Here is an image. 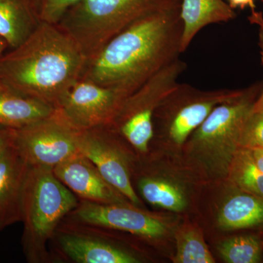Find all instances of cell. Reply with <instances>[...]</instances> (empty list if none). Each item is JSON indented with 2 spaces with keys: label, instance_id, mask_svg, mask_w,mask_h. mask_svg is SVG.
<instances>
[{
  "label": "cell",
  "instance_id": "1",
  "mask_svg": "<svg viewBox=\"0 0 263 263\" xmlns=\"http://www.w3.org/2000/svg\"><path fill=\"white\" fill-rule=\"evenodd\" d=\"M180 13L166 10L131 24L86 61L81 79L132 94L182 53Z\"/></svg>",
  "mask_w": 263,
  "mask_h": 263
},
{
  "label": "cell",
  "instance_id": "2",
  "mask_svg": "<svg viewBox=\"0 0 263 263\" xmlns=\"http://www.w3.org/2000/svg\"><path fill=\"white\" fill-rule=\"evenodd\" d=\"M87 58L58 25L41 22L18 47L0 56V80L56 110L81 79Z\"/></svg>",
  "mask_w": 263,
  "mask_h": 263
},
{
  "label": "cell",
  "instance_id": "3",
  "mask_svg": "<svg viewBox=\"0 0 263 263\" xmlns=\"http://www.w3.org/2000/svg\"><path fill=\"white\" fill-rule=\"evenodd\" d=\"M79 201L55 176L53 170L29 167L24 186L22 219V245L29 262H51L52 236Z\"/></svg>",
  "mask_w": 263,
  "mask_h": 263
},
{
  "label": "cell",
  "instance_id": "4",
  "mask_svg": "<svg viewBox=\"0 0 263 263\" xmlns=\"http://www.w3.org/2000/svg\"><path fill=\"white\" fill-rule=\"evenodd\" d=\"M182 0H81L58 25L73 38L87 60L114 36L140 19L181 8Z\"/></svg>",
  "mask_w": 263,
  "mask_h": 263
},
{
  "label": "cell",
  "instance_id": "5",
  "mask_svg": "<svg viewBox=\"0 0 263 263\" xmlns=\"http://www.w3.org/2000/svg\"><path fill=\"white\" fill-rule=\"evenodd\" d=\"M186 69V64L179 58L151 77L124 99L109 127L137 152L146 153L154 137L156 110Z\"/></svg>",
  "mask_w": 263,
  "mask_h": 263
},
{
  "label": "cell",
  "instance_id": "6",
  "mask_svg": "<svg viewBox=\"0 0 263 263\" xmlns=\"http://www.w3.org/2000/svg\"><path fill=\"white\" fill-rule=\"evenodd\" d=\"M113 233L109 228L64 219L49 243L51 262H141L139 254Z\"/></svg>",
  "mask_w": 263,
  "mask_h": 263
},
{
  "label": "cell",
  "instance_id": "7",
  "mask_svg": "<svg viewBox=\"0 0 263 263\" xmlns=\"http://www.w3.org/2000/svg\"><path fill=\"white\" fill-rule=\"evenodd\" d=\"M262 89V83L252 84L238 90L234 96L216 105L194 133V146L215 154L224 153L230 164L239 148L246 121Z\"/></svg>",
  "mask_w": 263,
  "mask_h": 263
},
{
  "label": "cell",
  "instance_id": "8",
  "mask_svg": "<svg viewBox=\"0 0 263 263\" xmlns=\"http://www.w3.org/2000/svg\"><path fill=\"white\" fill-rule=\"evenodd\" d=\"M238 90L201 91L178 83L164 98L154 117L164 124L167 136L181 145L201 125L213 109L238 93Z\"/></svg>",
  "mask_w": 263,
  "mask_h": 263
},
{
  "label": "cell",
  "instance_id": "9",
  "mask_svg": "<svg viewBox=\"0 0 263 263\" xmlns=\"http://www.w3.org/2000/svg\"><path fill=\"white\" fill-rule=\"evenodd\" d=\"M79 132L55 111L50 117L15 129V146L29 167L53 170L79 152Z\"/></svg>",
  "mask_w": 263,
  "mask_h": 263
},
{
  "label": "cell",
  "instance_id": "10",
  "mask_svg": "<svg viewBox=\"0 0 263 263\" xmlns=\"http://www.w3.org/2000/svg\"><path fill=\"white\" fill-rule=\"evenodd\" d=\"M123 138L108 125L79 130L78 148L94 163L100 174L130 203L141 205L131 177V160Z\"/></svg>",
  "mask_w": 263,
  "mask_h": 263
},
{
  "label": "cell",
  "instance_id": "11",
  "mask_svg": "<svg viewBox=\"0 0 263 263\" xmlns=\"http://www.w3.org/2000/svg\"><path fill=\"white\" fill-rule=\"evenodd\" d=\"M129 95L81 78L66 91L56 112L77 130L109 125Z\"/></svg>",
  "mask_w": 263,
  "mask_h": 263
},
{
  "label": "cell",
  "instance_id": "12",
  "mask_svg": "<svg viewBox=\"0 0 263 263\" xmlns=\"http://www.w3.org/2000/svg\"><path fill=\"white\" fill-rule=\"evenodd\" d=\"M65 219L117 230L146 240L161 238L167 228L160 219L131 203H97L80 200Z\"/></svg>",
  "mask_w": 263,
  "mask_h": 263
},
{
  "label": "cell",
  "instance_id": "13",
  "mask_svg": "<svg viewBox=\"0 0 263 263\" xmlns=\"http://www.w3.org/2000/svg\"><path fill=\"white\" fill-rule=\"evenodd\" d=\"M53 172L80 200L105 204L130 203L80 152L57 164Z\"/></svg>",
  "mask_w": 263,
  "mask_h": 263
},
{
  "label": "cell",
  "instance_id": "14",
  "mask_svg": "<svg viewBox=\"0 0 263 263\" xmlns=\"http://www.w3.org/2000/svg\"><path fill=\"white\" fill-rule=\"evenodd\" d=\"M29 164L14 144L0 157V230L22 221Z\"/></svg>",
  "mask_w": 263,
  "mask_h": 263
},
{
  "label": "cell",
  "instance_id": "15",
  "mask_svg": "<svg viewBox=\"0 0 263 263\" xmlns=\"http://www.w3.org/2000/svg\"><path fill=\"white\" fill-rule=\"evenodd\" d=\"M56 111L0 80V128L18 129L51 116Z\"/></svg>",
  "mask_w": 263,
  "mask_h": 263
},
{
  "label": "cell",
  "instance_id": "16",
  "mask_svg": "<svg viewBox=\"0 0 263 263\" xmlns=\"http://www.w3.org/2000/svg\"><path fill=\"white\" fill-rule=\"evenodd\" d=\"M180 14L183 23L182 53L204 27L226 23L236 17L234 10L224 0H182Z\"/></svg>",
  "mask_w": 263,
  "mask_h": 263
},
{
  "label": "cell",
  "instance_id": "17",
  "mask_svg": "<svg viewBox=\"0 0 263 263\" xmlns=\"http://www.w3.org/2000/svg\"><path fill=\"white\" fill-rule=\"evenodd\" d=\"M41 22L32 0H0V37L9 49L22 44Z\"/></svg>",
  "mask_w": 263,
  "mask_h": 263
},
{
  "label": "cell",
  "instance_id": "18",
  "mask_svg": "<svg viewBox=\"0 0 263 263\" xmlns=\"http://www.w3.org/2000/svg\"><path fill=\"white\" fill-rule=\"evenodd\" d=\"M241 191L230 197L221 209L219 224L224 230L263 227L262 197Z\"/></svg>",
  "mask_w": 263,
  "mask_h": 263
},
{
  "label": "cell",
  "instance_id": "19",
  "mask_svg": "<svg viewBox=\"0 0 263 263\" xmlns=\"http://www.w3.org/2000/svg\"><path fill=\"white\" fill-rule=\"evenodd\" d=\"M230 179L238 190L263 198V173L252 162L247 149L238 148L228 167Z\"/></svg>",
  "mask_w": 263,
  "mask_h": 263
},
{
  "label": "cell",
  "instance_id": "20",
  "mask_svg": "<svg viewBox=\"0 0 263 263\" xmlns=\"http://www.w3.org/2000/svg\"><path fill=\"white\" fill-rule=\"evenodd\" d=\"M138 186L141 196L152 205L174 212H180L185 207L182 193L172 183L151 176H141Z\"/></svg>",
  "mask_w": 263,
  "mask_h": 263
},
{
  "label": "cell",
  "instance_id": "21",
  "mask_svg": "<svg viewBox=\"0 0 263 263\" xmlns=\"http://www.w3.org/2000/svg\"><path fill=\"white\" fill-rule=\"evenodd\" d=\"M174 261L179 263L215 262L201 231L195 228L180 230L177 235V252Z\"/></svg>",
  "mask_w": 263,
  "mask_h": 263
},
{
  "label": "cell",
  "instance_id": "22",
  "mask_svg": "<svg viewBox=\"0 0 263 263\" xmlns=\"http://www.w3.org/2000/svg\"><path fill=\"white\" fill-rule=\"evenodd\" d=\"M219 251L229 263H257L262 257V245L254 235H240L226 240Z\"/></svg>",
  "mask_w": 263,
  "mask_h": 263
},
{
  "label": "cell",
  "instance_id": "23",
  "mask_svg": "<svg viewBox=\"0 0 263 263\" xmlns=\"http://www.w3.org/2000/svg\"><path fill=\"white\" fill-rule=\"evenodd\" d=\"M81 0H32L41 22L58 24L69 10Z\"/></svg>",
  "mask_w": 263,
  "mask_h": 263
},
{
  "label": "cell",
  "instance_id": "24",
  "mask_svg": "<svg viewBox=\"0 0 263 263\" xmlns=\"http://www.w3.org/2000/svg\"><path fill=\"white\" fill-rule=\"evenodd\" d=\"M239 148H263V109H252L240 135Z\"/></svg>",
  "mask_w": 263,
  "mask_h": 263
},
{
  "label": "cell",
  "instance_id": "25",
  "mask_svg": "<svg viewBox=\"0 0 263 263\" xmlns=\"http://www.w3.org/2000/svg\"><path fill=\"white\" fill-rule=\"evenodd\" d=\"M251 24L258 26L259 28V46L261 49V56L263 63V15L261 12H257L256 10L252 11V14L249 17ZM253 109H263V89L262 92L259 95L257 101L254 104Z\"/></svg>",
  "mask_w": 263,
  "mask_h": 263
},
{
  "label": "cell",
  "instance_id": "26",
  "mask_svg": "<svg viewBox=\"0 0 263 263\" xmlns=\"http://www.w3.org/2000/svg\"><path fill=\"white\" fill-rule=\"evenodd\" d=\"M15 129L0 128V157L14 144Z\"/></svg>",
  "mask_w": 263,
  "mask_h": 263
},
{
  "label": "cell",
  "instance_id": "27",
  "mask_svg": "<svg viewBox=\"0 0 263 263\" xmlns=\"http://www.w3.org/2000/svg\"><path fill=\"white\" fill-rule=\"evenodd\" d=\"M249 152L252 162L259 171L263 173V148H246Z\"/></svg>",
  "mask_w": 263,
  "mask_h": 263
},
{
  "label": "cell",
  "instance_id": "28",
  "mask_svg": "<svg viewBox=\"0 0 263 263\" xmlns=\"http://www.w3.org/2000/svg\"><path fill=\"white\" fill-rule=\"evenodd\" d=\"M228 3L233 10L236 8L243 10L249 8L252 11L255 10V0H228Z\"/></svg>",
  "mask_w": 263,
  "mask_h": 263
},
{
  "label": "cell",
  "instance_id": "29",
  "mask_svg": "<svg viewBox=\"0 0 263 263\" xmlns=\"http://www.w3.org/2000/svg\"><path fill=\"white\" fill-rule=\"evenodd\" d=\"M8 48H9L8 43L3 37H0V56L3 55Z\"/></svg>",
  "mask_w": 263,
  "mask_h": 263
},
{
  "label": "cell",
  "instance_id": "30",
  "mask_svg": "<svg viewBox=\"0 0 263 263\" xmlns=\"http://www.w3.org/2000/svg\"><path fill=\"white\" fill-rule=\"evenodd\" d=\"M262 3H263V0H262Z\"/></svg>",
  "mask_w": 263,
  "mask_h": 263
}]
</instances>
